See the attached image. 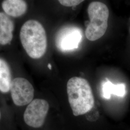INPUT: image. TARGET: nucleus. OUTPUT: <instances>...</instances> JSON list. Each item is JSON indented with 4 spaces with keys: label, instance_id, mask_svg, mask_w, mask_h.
<instances>
[{
    "label": "nucleus",
    "instance_id": "obj_1",
    "mask_svg": "<svg viewBox=\"0 0 130 130\" xmlns=\"http://www.w3.org/2000/svg\"><path fill=\"white\" fill-rule=\"evenodd\" d=\"M20 39L25 51L32 59H37L46 52L47 39L43 26L35 20H29L22 26Z\"/></svg>",
    "mask_w": 130,
    "mask_h": 130
},
{
    "label": "nucleus",
    "instance_id": "obj_2",
    "mask_svg": "<svg viewBox=\"0 0 130 130\" xmlns=\"http://www.w3.org/2000/svg\"><path fill=\"white\" fill-rule=\"evenodd\" d=\"M69 101L75 116L82 115L90 111L94 106L93 91L85 79L74 77L67 85Z\"/></svg>",
    "mask_w": 130,
    "mask_h": 130
},
{
    "label": "nucleus",
    "instance_id": "obj_3",
    "mask_svg": "<svg viewBox=\"0 0 130 130\" xmlns=\"http://www.w3.org/2000/svg\"><path fill=\"white\" fill-rule=\"evenodd\" d=\"M87 12L90 22L85 30V36L89 41H95L103 37L107 31L109 10L102 2H93L89 5Z\"/></svg>",
    "mask_w": 130,
    "mask_h": 130
},
{
    "label": "nucleus",
    "instance_id": "obj_4",
    "mask_svg": "<svg viewBox=\"0 0 130 130\" xmlns=\"http://www.w3.org/2000/svg\"><path fill=\"white\" fill-rule=\"evenodd\" d=\"M83 39L82 29L73 25H67L61 28L56 33L55 45L62 53H69L77 49Z\"/></svg>",
    "mask_w": 130,
    "mask_h": 130
},
{
    "label": "nucleus",
    "instance_id": "obj_5",
    "mask_svg": "<svg viewBox=\"0 0 130 130\" xmlns=\"http://www.w3.org/2000/svg\"><path fill=\"white\" fill-rule=\"evenodd\" d=\"M49 105L48 102L42 99L33 100L27 107L24 113V120L27 125L38 128L43 125Z\"/></svg>",
    "mask_w": 130,
    "mask_h": 130
},
{
    "label": "nucleus",
    "instance_id": "obj_6",
    "mask_svg": "<svg viewBox=\"0 0 130 130\" xmlns=\"http://www.w3.org/2000/svg\"><path fill=\"white\" fill-rule=\"evenodd\" d=\"M10 91L14 104L19 107L29 104L34 95L32 85L23 78H16L12 80Z\"/></svg>",
    "mask_w": 130,
    "mask_h": 130
},
{
    "label": "nucleus",
    "instance_id": "obj_7",
    "mask_svg": "<svg viewBox=\"0 0 130 130\" xmlns=\"http://www.w3.org/2000/svg\"><path fill=\"white\" fill-rule=\"evenodd\" d=\"M14 24L8 15L0 12V44H9L13 38Z\"/></svg>",
    "mask_w": 130,
    "mask_h": 130
},
{
    "label": "nucleus",
    "instance_id": "obj_8",
    "mask_svg": "<svg viewBox=\"0 0 130 130\" xmlns=\"http://www.w3.org/2000/svg\"><path fill=\"white\" fill-rule=\"evenodd\" d=\"M2 7L5 14L13 18L22 16L28 9V5L24 0H4Z\"/></svg>",
    "mask_w": 130,
    "mask_h": 130
},
{
    "label": "nucleus",
    "instance_id": "obj_9",
    "mask_svg": "<svg viewBox=\"0 0 130 130\" xmlns=\"http://www.w3.org/2000/svg\"><path fill=\"white\" fill-rule=\"evenodd\" d=\"M101 85V94L102 98L109 99L111 94L119 97H123L126 94L125 85L124 84H117L112 83L108 79H106Z\"/></svg>",
    "mask_w": 130,
    "mask_h": 130
},
{
    "label": "nucleus",
    "instance_id": "obj_10",
    "mask_svg": "<svg viewBox=\"0 0 130 130\" xmlns=\"http://www.w3.org/2000/svg\"><path fill=\"white\" fill-rule=\"evenodd\" d=\"M12 81L9 66L5 60L0 58V91L2 93H8Z\"/></svg>",
    "mask_w": 130,
    "mask_h": 130
},
{
    "label": "nucleus",
    "instance_id": "obj_11",
    "mask_svg": "<svg viewBox=\"0 0 130 130\" xmlns=\"http://www.w3.org/2000/svg\"><path fill=\"white\" fill-rule=\"evenodd\" d=\"M84 0H58L61 5L66 7H72L79 5Z\"/></svg>",
    "mask_w": 130,
    "mask_h": 130
},
{
    "label": "nucleus",
    "instance_id": "obj_12",
    "mask_svg": "<svg viewBox=\"0 0 130 130\" xmlns=\"http://www.w3.org/2000/svg\"><path fill=\"white\" fill-rule=\"evenodd\" d=\"M48 68L50 70H51L52 66L50 64H48Z\"/></svg>",
    "mask_w": 130,
    "mask_h": 130
},
{
    "label": "nucleus",
    "instance_id": "obj_13",
    "mask_svg": "<svg viewBox=\"0 0 130 130\" xmlns=\"http://www.w3.org/2000/svg\"><path fill=\"white\" fill-rule=\"evenodd\" d=\"M0 119H1V112H0Z\"/></svg>",
    "mask_w": 130,
    "mask_h": 130
},
{
    "label": "nucleus",
    "instance_id": "obj_14",
    "mask_svg": "<svg viewBox=\"0 0 130 130\" xmlns=\"http://www.w3.org/2000/svg\"></svg>",
    "mask_w": 130,
    "mask_h": 130
}]
</instances>
